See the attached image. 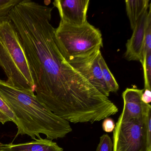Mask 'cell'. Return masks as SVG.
<instances>
[{
	"label": "cell",
	"instance_id": "obj_1",
	"mask_svg": "<svg viewBox=\"0 0 151 151\" xmlns=\"http://www.w3.org/2000/svg\"><path fill=\"white\" fill-rule=\"evenodd\" d=\"M52 8L22 0L9 19L23 44L38 100L69 122L93 123L110 100L74 69L61 53L51 24Z\"/></svg>",
	"mask_w": 151,
	"mask_h": 151
},
{
	"label": "cell",
	"instance_id": "obj_2",
	"mask_svg": "<svg viewBox=\"0 0 151 151\" xmlns=\"http://www.w3.org/2000/svg\"><path fill=\"white\" fill-rule=\"evenodd\" d=\"M0 96L15 116L16 137L27 135L35 140L43 134L52 140L64 137L72 131L68 122L50 111L35 94L17 89L1 79Z\"/></svg>",
	"mask_w": 151,
	"mask_h": 151
},
{
	"label": "cell",
	"instance_id": "obj_3",
	"mask_svg": "<svg viewBox=\"0 0 151 151\" xmlns=\"http://www.w3.org/2000/svg\"><path fill=\"white\" fill-rule=\"evenodd\" d=\"M0 67L8 83L35 94V86L23 44L10 20L0 24Z\"/></svg>",
	"mask_w": 151,
	"mask_h": 151
},
{
	"label": "cell",
	"instance_id": "obj_4",
	"mask_svg": "<svg viewBox=\"0 0 151 151\" xmlns=\"http://www.w3.org/2000/svg\"><path fill=\"white\" fill-rule=\"evenodd\" d=\"M54 35L55 43L65 60L101 49L103 46L100 31L88 22L78 25L60 21L55 29Z\"/></svg>",
	"mask_w": 151,
	"mask_h": 151
},
{
	"label": "cell",
	"instance_id": "obj_5",
	"mask_svg": "<svg viewBox=\"0 0 151 151\" xmlns=\"http://www.w3.org/2000/svg\"><path fill=\"white\" fill-rule=\"evenodd\" d=\"M146 115L115 124L113 132V151H151V140L147 130Z\"/></svg>",
	"mask_w": 151,
	"mask_h": 151
},
{
	"label": "cell",
	"instance_id": "obj_6",
	"mask_svg": "<svg viewBox=\"0 0 151 151\" xmlns=\"http://www.w3.org/2000/svg\"><path fill=\"white\" fill-rule=\"evenodd\" d=\"M100 53V49H96L84 54L70 57L66 60L99 92L108 97L110 92L104 81L98 61Z\"/></svg>",
	"mask_w": 151,
	"mask_h": 151
},
{
	"label": "cell",
	"instance_id": "obj_7",
	"mask_svg": "<svg viewBox=\"0 0 151 151\" xmlns=\"http://www.w3.org/2000/svg\"><path fill=\"white\" fill-rule=\"evenodd\" d=\"M144 89L126 88L123 92L124 107L116 124H119L132 119H141L146 116L151 109L150 104H145L141 100Z\"/></svg>",
	"mask_w": 151,
	"mask_h": 151
},
{
	"label": "cell",
	"instance_id": "obj_8",
	"mask_svg": "<svg viewBox=\"0 0 151 151\" xmlns=\"http://www.w3.org/2000/svg\"><path fill=\"white\" fill-rule=\"evenodd\" d=\"M89 2V0H55L53 4L58 9L61 21L81 25L87 22Z\"/></svg>",
	"mask_w": 151,
	"mask_h": 151
},
{
	"label": "cell",
	"instance_id": "obj_9",
	"mask_svg": "<svg viewBox=\"0 0 151 151\" xmlns=\"http://www.w3.org/2000/svg\"><path fill=\"white\" fill-rule=\"evenodd\" d=\"M148 14L147 10L143 14L133 29L131 37L127 41L124 57L128 60L141 62Z\"/></svg>",
	"mask_w": 151,
	"mask_h": 151
},
{
	"label": "cell",
	"instance_id": "obj_10",
	"mask_svg": "<svg viewBox=\"0 0 151 151\" xmlns=\"http://www.w3.org/2000/svg\"><path fill=\"white\" fill-rule=\"evenodd\" d=\"M0 151H63L56 142L40 137L20 144H0Z\"/></svg>",
	"mask_w": 151,
	"mask_h": 151
},
{
	"label": "cell",
	"instance_id": "obj_11",
	"mask_svg": "<svg viewBox=\"0 0 151 151\" xmlns=\"http://www.w3.org/2000/svg\"><path fill=\"white\" fill-rule=\"evenodd\" d=\"M125 6L127 16L133 30L138 20L149 8V0H127Z\"/></svg>",
	"mask_w": 151,
	"mask_h": 151
},
{
	"label": "cell",
	"instance_id": "obj_12",
	"mask_svg": "<svg viewBox=\"0 0 151 151\" xmlns=\"http://www.w3.org/2000/svg\"><path fill=\"white\" fill-rule=\"evenodd\" d=\"M98 61L101 69L104 81L109 91L110 92H116L119 90V85L113 74L109 70L101 53L99 55Z\"/></svg>",
	"mask_w": 151,
	"mask_h": 151
},
{
	"label": "cell",
	"instance_id": "obj_13",
	"mask_svg": "<svg viewBox=\"0 0 151 151\" xmlns=\"http://www.w3.org/2000/svg\"><path fill=\"white\" fill-rule=\"evenodd\" d=\"M144 70L145 89L151 90V51L145 52L142 54L140 62Z\"/></svg>",
	"mask_w": 151,
	"mask_h": 151
},
{
	"label": "cell",
	"instance_id": "obj_14",
	"mask_svg": "<svg viewBox=\"0 0 151 151\" xmlns=\"http://www.w3.org/2000/svg\"><path fill=\"white\" fill-rule=\"evenodd\" d=\"M22 0H0V24L10 20L9 14Z\"/></svg>",
	"mask_w": 151,
	"mask_h": 151
},
{
	"label": "cell",
	"instance_id": "obj_15",
	"mask_svg": "<svg viewBox=\"0 0 151 151\" xmlns=\"http://www.w3.org/2000/svg\"><path fill=\"white\" fill-rule=\"evenodd\" d=\"M9 122H12L16 124V118L13 111L0 96V122L5 124Z\"/></svg>",
	"mask_w": 151,
	"mask_h": 151
},
{
	"label": "cell",
	"instance_id": "obj_16",
	"mask_svg": "<svg viewBox=\"0 0 151 151\" xmlns=\"http://www.w3.org/2000/svg\"><path fill=\"white\" fill-rule=\"evenodd\" d=\"M96 151H113V142L107 134H103L101 137Z\"/></svg>",
	"mask_w": 151,
	"mask_h": 151
},
{
	"label": "cell",
	"instance_id": "obj_17",
	"mask_svg": "<svg viewBox=\"0 0 151 151\" xmlns=\"http://www.w3.org/2000/svg\"><path fill=\"white\" fill-rule=\"evenodd\" d=\"M115 127V123L112 118L107 117L104 119L102 124V129L106 132H111L114 131Z\"/></svg>",
	"mask_w": 151,
	"mask_h": 151
},
{
	"label": "cell",
	"instance_id": "obj_18",
	"mask_svg": "<svg viewBox=\"0 0 151 151\" xmlns=\"http://www.w3.org/2000/svg\"><path fill=\"white\" fill-rule=\"evenodd\" d=\"M141 100L145 104H149L151 102V90L144 89L141 96Z\"/></svg>",
	"mask_w": 151,
	"mask_h": 151
}]
</instances>
